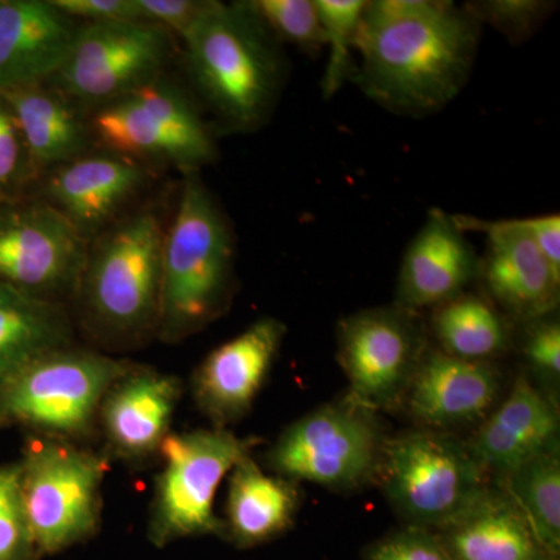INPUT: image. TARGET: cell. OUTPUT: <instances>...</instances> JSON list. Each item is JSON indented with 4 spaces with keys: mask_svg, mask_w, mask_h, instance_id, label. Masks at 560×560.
Masks as SVG:
<instances>
[{
    "mask_svg": "<svg viewBox=\"0 0 560 560\" xmlns=\"http://www.w3.org/2000/svg\"><path fill=\"white\" fill-rule=\"evenodd\" d=\"M480 36V22L452 2H368L357 32L352 81L390 113L430 116L466 86Z\"/></svg>",
    "mask_w": 560,
    "mask_h": 560,
    "instance_id": "obj_1",
    "label": "cell"
},
{
    "mask_svg": "<svg viewBox=\"0 0 560 560\" xmlns=\"http://www.w3.org/2000/svg\"><path fill=\"white\" fill-rule=\"evenodd\" d=\"M235 238L200 172L184 173L178 208L162 245L156 337L178 345L205 330L231 307Z\"/></svg>",
    "mask_w": 560,
    "mask_h": 560,
    "instance_id": "obj_2",
    "label": "cell"
},
{
    "mask_svg": "<svg viewBox=\"0 0 560 560\" xmlns=\"http://www.w3.org/2000/svg\"><path fill=\"white\" fill-rule=\"evenodd\" d=\"M183 40L195 88L230 130L254 131L270 119L285 65L278 39L248 2L209 0Z\"/></svg>",
    "mask_w": 560,
    "mask_h": 560,
    "instance_id": "obj_3",
    "label": "cell"
},
{
    "mask_svg": "<svg viewBox=\"0 0 560 560\" xmlns=\"http://www.w3.org/2000/svg\"><path fill=\"white\" fill-rule=\"evenodd\" d=\"M165 228L153 209L139 210L94 238L75 302L88 329L113 345L156 335Z\"/></svg>",
    "mask_w": 560,
    "mask_h": 560,
    "instance_id": "obj_4",
    "label": "cell"
},
{
    "mask_svg": "<svg viewBox=\"0 0 560 560\" xmlns=\"http://www.w3.org/2000/svg\"><path fill=\"white\" fill-rule=\"evenodd\" d=\"M132 364L73 345L51 350L0 385V427L79 444L95 434L103 396Z\"/></svg>",
    "mask_w": 560,
    "mask_h": 560,
    "instance_id": "obj_5",
    "label": "cell"
},
{
    "mask_svg": "<svg viewBox=\"0 0 560 560\" xmlns=\"http://www.w3.org/2000/svg\"><path fill=\"white\" fill-rule=\"evenodd\" d=\"M20 466L22 500L43 558L98 533L109 467L105 455L75 442L28 433Z\"/></svg>",
    "mask_w": 560,
    "mask_h": 560,
    "instance_id": "obj_6",
    "label": "cell"
},
{
    "mask_svg": "<svg viewBox=\"0 0 560 560\" xmlns=\"http://www.w3.org/2000/svg\"><path fill=\"white\" fill-rule=\"evenodd\" d=\"M253 444L213 427L168 434L147 525L150 544L165 548L189 537H223V521L213 510L217 490Z\"/></svg>",
    "mask_w": 560,
    "mask_h": 560,
    "instance_id": "obj_7",
    "label": "cell"
},
{
    "mask_svg": "<svg viewBox=\"0 0 560 560\" xmlns=\"http://www.w3.org/2000/svg\"><path fill=\"white\" fill-rule=\"evenodd\" d=\"M383 489L407 526L438 530L486 486V471L464 442L433 430H415L386 441Z\"/></svg>",
    "mask_w": 560,
    "mask_h": 560,
    "instance_id": "obj_8",
    "label": "cell"
},
{
    "mask_svg": "<svg viewBox=\"0 0 560 560\" xmlns=\"http://www.w3.org/2000/svg\"><path fill=\"white\" fill-rule=\"evenodd\" d=\"M90 131L103 150L168 162L184 173L200 172L219 154L194 103L162 75L95 109Z\"/></svg>",
    "mask_w": 560,
    "mask_h": 560,
    "instance_id": "obj_9",
    "label": "cell"
},
{
    "mask_svg": "<svg viewBox=\"0 0 560 560\" xmlns=\"http://www.w3.org/2000/svg\"><path fill=\"white\" fill-rule=\"evenodd\" d=\"M385 444L375 411L349 397L287 427L265 455V463L287 480L350 490L381 470Z\"/></svg>",
    "mask_w": 560,
    "mask_h": 560,
    "instance_id": "obj_10",
    "label": "cell"
},
{
    "mask_svg": "<svg viewBox=\"0 0 560 560\" xmlns=\"http://www.w3.org/2000/svg\"><path fill=\"white\" fill-rule=\"evenodd\" d=\"M171 33L142 21L86 22L51 84L79 108L98 109L161 77Z\"/></svg>",
    "mask_w": 560,
    "mask_h": 560,
    "instance_id": "obj_11",
    "label": "cell"
},
{
    "mask_svg": "<svg viewBox=\"0 0 560 560\" xmlns=\"http://www.w3.org/2000/svg\"><path fill=\"white\" fill-rule=\"evenodd\" d=\"M91 243L43 198L0 205V283L66 305L75 301Z\"/></svg>",
    "mask_w": 560,
    "mask_h": 560,
    "instance_id": "obj_12",
    "label": "cell"
},
{
    "mask_svg": "<svg viewBox=\"0 0 560 560\" xmlns=\"http://www.w3.org/2000/svg\"><path fill=\"white\" fill-rule=\"evenodd\" d=\"M337 340L349 397L372 411L394 407L407 396L427 350L418 313L396 304L346 316Z\"/></svg>",
    "mask_w": 560,
    "mask_h": 560,
    "instance_id": "obj_13",
    "label": "cell"
},
{
    "mask_svg": "<svg viewBox=\"0 0 560 560\" xmlns=\"http://www.w3.org/2000/svg\"><path fill=\"white\" fill-rule=\"evenodd\" d=\"M452 217L460 231L482 232L488 238L478 278L485 283L490 302L506 318L526 324L558 311L560 275L534 242L528 219Z\"/></svg>",
    "mask_w": 560,
    "mask_h": 560,
    "instance_id": "obj_14",
    "label": "cell"
},
{
    "mask_svg": "<svg viewBox=\"0 0 560 560\" xmlns=\"http://www.w3.org/2000/svg\"><path fill=\"white\" fill-rule=\"evenodd\" d=\"M285 335L282 320L264 316L201 361L191 375V397L213 429L228 430L249 415Z\"/></svg>",
    "mask_w": 560,
    "mask_h": 560,
    "instance_id": "obj_15",
    "label": "cell"
},
{
    "mask_svg": "<svg viewBox=\"0 0 560 560\" xmlns=\"http://www.w3.org/2000/svg\"><path fill=\"white\" fill-rule=\"evenodd\" d=\"M180 396L183 382L176 375L132 364L109 386L98 408L106 458L138 466L160 456Z\"/></svg>",
    "mask_w": 560,
    "mask_h": 560,
    "instance_id": "obj_16",
    "label": "cell"
},
{
    "mask_svg": "<svg viewBox=\"0 0 560 560\" xmlns=\"http://www.w3.org/2000/svg\"><path fill=\"white\" fill-rule=\"evenodd\" d=\"M147 179L149 172L142 162L103 150L81 154L47 172L40 198L91 243L108 230Z\"/></svg>",
    "mask_w": 560,
    "mask_h": 560,
    "instance_id": "obj_17",
    "label": "cell"
},
{
    "mask_svg": "<svg viewBox=\"0 0 560 560\" xmlns=\"http://www.w3.org/2000/svg\"><path fill=\"white\" fill-rule=\"evenodd\" d=\"M480 257L452 215L431 209L404 254L396 305L419 313L438 307L466 291L478 279Z\"/></svg>",
    "mask_w": 560,
    "mask_h": 560,
    "instance_id": "obj_18",
    "label": "cell"
},
{
    "mask_svg": "<svg viewBox=\"0 0 560 560\" xmlns=\"http://www.w3.org/2000/svg\"><path fill=\"white\" fill-rule=\"evenodd\" d=\"M499 389V372L492 363L427 349L405 397L412 418L434 431L486 418Z\"/></svg>",
    "mask_w": 560,
    "mask_h": 560,
    "instance_id": "obj_19",
    "label": "cell"
},
{
    "mask_svg": "<svg viewBox=\"0 0 560 560\" xmlns=\"http://www.w3.org/2000/svg\"><path fill=\"white\" fill-rule=\"evenodd\" d=\"M77 28L51 0H0V91L54 79Z\"/></svg>",
    "mask_w": 560,
    "mask_h": 560,
    "instance_id": "obj_20",
    "label": "cell"
},
{
    "mask_svg": "<svg viewBox=\"0 0 560 560\" xmlns=\"http://www.w3.org/2000/svg\"><path fill=\"white\" fill-rule=\"evenodd\" d=\"M467 447L486 474L504 477L534 456L559 452L558 408L526 378H518Z\"/></svg>",
    "mask_w": 560,
    "mask_h": 560,
    "instance_id": "obj_21",
    "label": "cell"
},
{
    "mask_svg": "<svg viewBox=\"0 0 560 560\" xmlns=\"http://www.w3.org/2000/svg\"><path fill=\"white\" fill-rule=\"evenodd\" d=\"M434 533L451 560H558L541 548L508 493L492 486Z\"/></svg>",
    "mask_w": 560,
    "mask_h": 560,
    "instance_id": "obj_22",
    "label": "cell"
},
{
    "mask_svg": "<svg viewBox=\"0 0 560 560\" xmlns=\"http://www.w3.org/2000/svg\"><path fill=\"white\" fill-rule=\"evenodd\" d=\"M36 176L86 153L90 124L50 81L0 91Z\"/></svg>",
    "mask_w": 560,
    "mask_h": 560,
    "instance_id": "obj_23",
    "label": "cell"
},
{
    "mask_svg": "<svg viewBox=\"0 0 560 560\" xmlns=\"http://www.w3.org/2000/svg\"><path fill=\"white\" fill-rule=\"evenodd\" d=\"M300 506L296 482L265 474L248 453L231 470L223 537L241 550L268 544L293 526Z\"/></svg>",
    "mask_w": 560,
    "mask_h": 560,
    "instance_id": "obj_24",
    "label": "cell"
},
{
    "mask_svg": "<svg viewBox=\"0 0 560 560\" xmlns=\"http://www.w3.org/2000/svg\"><path fill=\"white\" fill-rule=\"evenodd\" d=\"M72 337L65 305L0 283V385L51 350L72 346Z\"/></svg>",
    "mask_w": 560,
    "mask_h": 560,
    "instance_id": "obj_25",
    "label": "cell"
},
{
    "mask_svg": "<svg viewBox=\"0 0 560 560\" xmlns=\"http://www.w3.org/2000/svg\"><path fill=\"white\" fill-rule=\"evenodd\" d=\"M431 329L440 350L455 359L488 361L510 349V319L489 300L464 293L434 307Z\"/></svg>",
    "mask_w": 560,
    "mask_h": 560,
    "instance_id": "obj_26",
    "label": "cell"
},
{
    "mask_svg": "<svg viewBox=\"0 0 560 560\" xmlns=\"http://www.w3.org/2000/svg\"><path fill=\"white\" fill-rule=\"evenodd\" d=\"M500 488L514 501L541 548L560 558L559 452L534 456L500 478Z\"/></svg>",
    "mask_w": 560,
    "mask_h": 560,
    "instance_id": "obj_27",
    "label": "cell"
},
{
    "mask_svg": "<svg viewBox=\"0 0 560 560\" xmlns=\"http://www.w3.org/2000/svg\"><path fill=\"white\" fill-rule=\"evenodd\" d=\"M320 22L326 32V47H329V61L324 70L323 94L334 97L355 73L357 32L368 2L364 0H315Z\"/></svg>",
    "mask_w": 560,
    "mask_h": 560,
    "instance_id": "obj_28",
    "label": "cell"
},
{
    "mask_svg": "<svg viewBox=\"0 0 560 560\" xmlns=\"http://www.w3.org/2000/svg\"><path fill=\"white\" fill-rule=\"evenodd\" d=\"M248 3L276 39L305 51L326 47V32L315 0H249Z\"/></svg>",
    "mask_w": 560,
    "mask_h": 560,
    "instance_id": "obj_29",
    "label": "cell"
},
{
    "mask_svg": "<svg viewBox=\"0 0 560 560\" xmlns=\"http://www.w3.org/2000/svg\"><path fill=\"white\" fill-rule=\"evenodd\" d=\"M21 490V466H0V560H40Z\"/></svg>",
    "mask_w": 560,
    "mask_h": 560,
    "instance_id": "obj_30",
    "label": "cell"
},
{
    "mask_svg": "<svg viewBox=\"0 0 560 560\" xmlns=\"http://www.w3.org/2000/svg\"><path fill=\"white\" fill-rule=\"evenodd\" d=\"M480 24H488L512 44H522L539 31L556 9L541 0H481L464 5Z\"/></svg>",
    "mask_w": 560,
    "mask_h": 560,
    "instance_id": "obj_31",
    "label": "cell"
},
{
    "mask_svg": "<svg viewBox=\"0 0 560 560\" xmlns=\"http://www.w3.org/2000/svg\"><path fill=\"white\" fill-rule=\"evenodd\" d=\"M36 179L13 116L0 98V205L25 197L28 184Z\"/></svg>",
    "mask_w": 560,
    "mask_h": 560,
    "instance_id": "obj_32",
    "label": "cell"
},
{
    "mask_svg": "<svg viewBox=\"0 0 560 560\" xmlns=\"http://www.w3.org/2000/svg\"><path fill=\"white\" fill-rule=\"evenodd\" d=\"M523 355L530 371L540 381L558 385L560 378V323L559 316H544L525 324Z\"/></svg>",
    "mask_w": 560,
    "mask_h": 560,
    "instance_id": "obj_33",
    "label": "cell"
},
{
    "mask_svg": "<svg viewBox=\"0 0 560 560\" xmlns=\"http://www.w3.org/2000/svg\"><path fill=\"white\" fill-rule=\"evenodd\" d=\"M366 560H451L434 530L407 526L368 548Z\"/></svg>",
    "mask_w": 560,
    "mask_h": 560,
    "instance_id": "obj_34",
    "label": "cell"
},
{
    "mask_svg": "<svg viewBox=\"0 0 560 560\" xmlns=\"http://www.w3.org/2000/svg\"><path fill=\"white\" fill-rule=\"evenodd\" d=\"M209 0H136L139 21L160 25L180 38L194 27Z\"/></svg>",
    "mask_w": 560,
    "mask_h": 560,
    "instance_id": "obj_35",
    "label": "cell"
},
{
    "mask_svg": "<svg viewBox=\"0 0 560 560\" xmlns=\"http://www.w3.org/2000/svg\"><path fill=\"white\" fill-rule=\"evenodd\" d=\"M51 3L70 20L139 21L136 0H51Z\"/></svg>",
    "mask_w": 560,
    "mask_h": 560,
    "instance_id": "obj_36",
    "label": "cell"
},
{
    "mask_svg": "<svg viewBox=\"0 0 560 560\" xmlns=\"http://www.w3.org/2000/svg\"><path fill=\"white\" fill-rule=\"evenodd\" d=\"M528 228L534 242L539 246L551 267L560 275V215L534 217L528 219Z\"/></svg>",
    "mask_w": 560,
    "mask_h": 560,
    "instance_id": "obj_37",
    "label": "cell"
}]
</instances>
